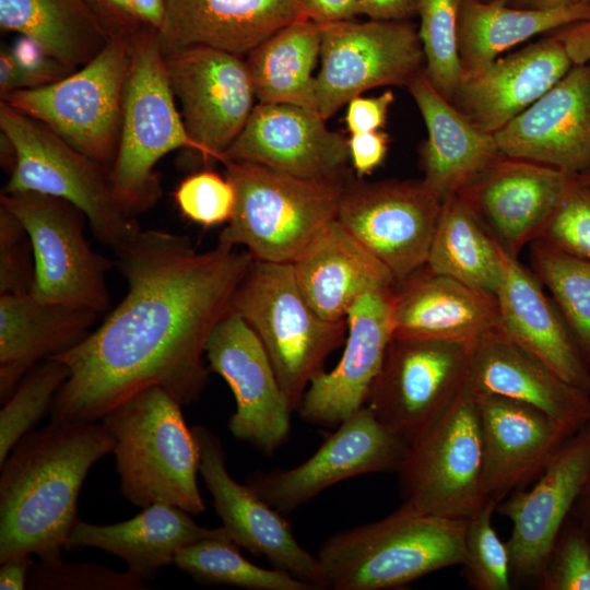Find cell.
I'll list each match as a JSON object with an SVG mask.
<instances>
[{
    "instance_id": "obj_1",
    "label": "cell",
    "mask_w": 590,
    "mask_h": 590,
    "mask_svg": "<svg viewBox=\"0 0 590 590\" xmlns=\"http://www.w3.org/2000/svg\"><path fill=\"white\" fill-rule=\"evenodd\" d=\"M115 255L127 293L97 329L51 357L70 376L54 399L50 423L98 422L150 387L182 406L197 402L209 381L208 339L232 310L253 260L246 249L220 243L197 251L187 236L163 229H141Z\"/></svg>"
},
{
    "instance_id": "obj_2",
    "label": "cell",
    "mask_w": 590,
    "mask_h": 590,
    "mask_svg": "<svg viewBox=\"0 0 590 590\" xmlns=\"http://www.w3.org/2000/svg\"><path fill=\"white\" fill-rule=\"evenodd\" d=\"M114 447L102 422L50 423L17 441L0 465V564L24 554L61 557L84 480Z\"/></svg>"
},
{
    "instance_id": "obj_3",
    "label": "cell",
    "mask_w": 590,
    "mask_h": 590,
    "mask_svg": "<svg viewBox=\"0 0 590 590\" xmlns=\"http://www.w3.org/2000/svg\"><path fill=\"white\" fill-rule=\"evenodd\" d=\"M181 408L163 388L150 387L101 418L115 438L120 492L135 506L166 503L191 515L206 509L197 483L199 445Z\"/></svg>"
},
{
    "instance_id": "obj_4",
    "label": "cell",
    "mask_w": 590,
    "mask_h": 590,
    "mask_svg": "<svg viewBox=\"0 0 590 590\" xmlns=\"http://www.w3.org/2000/svg\"><path fill=\"white\" fill-rule=\"evenodd\" d=\"M468 519L398 508L391 515L329 536L319 559L333 590H389L462 565Z\"/></svg>"
},
{
    "instance_id": "obj_5",
    "label": "cell",
    "mask_w": 590,
    "mask_h": 590,
    "mask_svg": "<svg viewBox=\"0 0 590 590\" xmlns=\"http://www.w3.org/2000/svg\"><path fill=\"white\" fill-rule=\"evenodd\" d=\"M224 175L236 202L217 243L249 251L261 261L292 263L337 217L346 175L309 179L245 161H226Z\"/></svg>"
},
{
    "instance_id": "obj_6",
    "label": "cell",
    "mask_w": 590,
    "mask_h": 590,
    "mask_svg": "<svg viewBox=\"0 0 590 590\" xmlns=\"http://www.w3.org/2000/svg\"><path fill=\"white\" fill-rule=\"evenodd\" d=\"M178 149L199 152L178 111L158 32L146 26L132 38L119 146L109 172L114 197L127 215L156 204L162 187L155 165Z\"/></svg>"
},
{
    "instance_id": "obj_7",
    "label": "cell",
    "mask_w": 590,
    "mask_h": 590,
    "mask_svg": "<svg viewBox=\"0 0 590 590\" xmlns=\"http://www.w3.org/2000/svg\"><path fill=\"white\" fill-rule=\"evenodd\" d=\"M232 310L262 342L292 412L327 357L345 343L346 320L320 317L303 296L292 263L253 258L237 286Z\"/></svg>"
},
{
    "instance_id": "obj_8",
    "label": "cell",
    "mask_w": 590,
    "mask_h": 590,
    "mask_svg": "<svg viewBox=\"0 0 590 590\" xmlns=\"http://www.w3.org/2000/svg\"><path fill=\"white\" fill-rule=\"evenodd\" d=\"M0 130L15 152L3 193L38 192L71 202L85 214L97 240L114 252L141 231L117 203L109 172L49 127L0 101Z\"/></svg>"
},
{
    "instance_id": "obj_9",
    "label": "cell",
    "mask_w": 590,
    "mask_h": 590,
    "mask_svg": "<svg viewBox=\"0 0 590 590\" xmlns=\"http://www.w3.org/2000/svg\"><path fill=\"white\" fill-rule=\"evenodd\" d=\"M131 48L132 39L109 38L91 61L66 78L0 98L110 172L119 146Z\"/></svg>"
},
{
    "instance_id": "obj_10",
    "label": "cell",
    "mask_w": 590,
    "mask_h": 590,
    "mask_svg": "<svg viewBox=\"0 0 590 590\" xmlns=\"http://www.w3.org/2000/svg\"><path fill=\"white\" fill-rule=\"evenodd\" d=\"M397 472L403 510L469 519L486 505L477 402L465 384L446 411L409 445Z\"/></svg>"
},
{
    "instance_id": "obj_11",
    "label": "cell",
    "mask_w": 590,
    "mask_h": 590,
    "mask_svg": "<svg viewBox=\"0 0 590 590\" xmlns=\"http://www.w3.org/2000/svg\"><path fill=\"white\" fill-rule=\"evenodd\" d=\"M0 205L25 228L33 248L30 293L38 300L108 309L106 273L110 262L95 252L85 235V214L71 202L38 192L0 196Z\"/></svg>"
},
{
    "instance_id": "obj_12",
    "label": "cell",
    "mask_w": 590,
    "mask_h": 590,
    "mask_svg": "<svg viewBox=\"0 0 590 590\" xmlns=\"http://www.w3.org/2000/svg\"><path fill=\"white\" fill-rule=\"evenodd\" d=\"M319 24L321 64L316 94L324 120L363 92L408 87L425 71L418 32L408 20L350 19Z\"/></svg>"
},
{
    "instance_id": "obj_13",
    "label": "cell",
    "mask_w": 590,
    "mask_h": 590,
    "mask_svg": "<svg viewBox=\"0 0 590 590\" xmlns=\"http://www.w3.org/2000/svg\"><path fill=\"white\" fill-rule=\"evenodd\" d=\"M441 206L423 179L367 181L350 175L335 219L398 283L426 266Z\"/></svg>"
},
{
    "instance_id": "obj_14",
    "label": "cell",
    "mask_w": 590,
    "mask_h": 590,
    "mask_svg": "<svg viewBox=\"0 0 590 590\" xmlns=\"http://www.w3.org/2000/svg\"><path fill=\"white\" fill-rule=\"evenodd\" d=\"M470 350L459 343L392 337L366 405L411 444L463 388Z\"/></svg>"
},
{
    "instance_id": "obj_15",
    "label": "cell",
    "mask_w": 590,
    "mask_h": 590,
    "mask_svg": "<svg viewBox=\"0 0 590 590\" xmlns=\"http://www.w3.org/2000/svg\"><path fill=\"white\" fill-rule=\"evenodd\" d=\"M409 445L364 405L339 424L303 463L286 470L253 472L245 484L272 508L287 515L344 480L397 472Z\"/></svg>"
},
{
    "instance_id": "obj_16",
    "label": "cell",
    "mask_w": 590,
    "mask_h": 590,
    "mask_svg": "<svg viewBox=\"0 0 590 590\" xmlns=\"http://www.w3.org/2000/svg\"><path fill=\"white\" fill-rule=\"evenodd\" d=\"M190 138L204 162H223L253 107L255 88L241 56L194 46L164 55Z\"/></svg>"
},
{
    "instance_id": "obj_17",
    "label": "cell",
    "mask_w": 590,
    "mask_h": 590,
    "mask_svg": "<svg viewBox=\"0 0 590 590\" xmlns=\"http://www.w3.org/2000/svg\"><path fill=\"white\" fill-rule=\"evenodd\" d=\"M205 357L209 369L234 394L236 412L228 422L232 435L272 455L288 437L293 412L256 332L231 310L210 334Z\"/></svg>"
},
{
    "instance_id": "obj_18",
    "label": "cell",
    "mask_w": 590,
    "mask_h": 590,
    "mask_svg": "<svg viewBox=\"0 0 590 590\" xmlns=\"http://www.w3.org/2000/svg\"><path fill=\"white\" fill-rule=\"evenodd\" d=\"M589 480L590 422L564 442L530 489L511 493L496 507L512 524L506 542L511 578L538 582Z\"/></svg>"
},
{
    "instance_id": "obj_19",
    "label": "cell",
    "mask_w": 590,
    "mask_h": 590,
    "mask_svg": "<svg viewBox=\"0 0 590 590\" xmlns=\"http://www.w3.org/2000/svg\"><path fill=\"white\" fill-rule=\"evenodd\" d=\"M192 432L200 450L199 473L234 542L318 590L329 589L319 559L298 543L285 515L231 476L220 438L205 426H194Z\"/></svg>"
},
{
    "instance_id": "obj_20",
    "label": "cell",
    "mask_w": 590,
    "mask_h": 590,
    "mask_svg": "<svg viewBox=\"0 0 590 590\" xmlns=\"http://www.w3.org/2000/svg\"><path fill=\"white\" fill-rule=\"evenodd\" d=\"M574 176L539 163L503 156L458 196L510 257L539 240Z\"/></svg>"
},
{
    "instance_id": "obj_21",
    "label": "cell",
    "mask_w": 590,
    "mask_h": 590,
    "mask_svg": "<svg viewBox=\"0 0 590 590\" xmlns=\"http://www.w3.org/2000/svg\"><path fill=\"white\" fill-rule=\"evenodd\" d=\"M475 398L482 435V494L485 504L497 507L511 493L533 483L574 433L530 404L498 396Z\"/></svg>"
},
{
    "instance_id": "obj_22",
    "label": "cell",
    "mask_w": 590,
    "mask_h": 590,
    "mask_svg": "<svg viewBox=\"0 0 590 590\" xmlns=\"http://www.w3.org/2000/svg\"><path fill=\"white\" fill-rule=\"evenodd\" d=\"M326 121L299 106L259 103L222 163L252 162L309 179L345 177L349 139L328 129Z\"/></svg>"
},
{
    "instance_id": "obj_23",
    "label": "cell",
    "mask_w": 590,
    "mask_h": 590,
    "mask_svg": "<svg viewBox=\"0 0 590 590\" xmlns=\"http://www.w3.org/2000/svg\"><path fill=\"white\" fill-rule=\"evenodd\" d=\"M500 152L563 170L590 175V63L568 73L494 133Z\"/></svg>"
},
{
    "instance_id": "obj_24",
    "label": "cell",
    "mask_w": 590,
    "mask_h": 590,
    "mask_svg": "<svg viewBox=\"0 0 590 590\" xmlns=\"http://www.w3.org/2000/svg\"><path fill=\"white\" fill-rule=\"evenodd\" d=\"M393 288L369 292L351 307L341 359L310 381L297 410L303 421L339 426L366 405L393 334Z\"/></svg>"
},
{
    "instance_id": "obj_25",
    "label": "cell",
    "mask_w": 590,
    "mask_h": 590,
    "mask_svg": "<svg viewBox=\"0 0 590 590\" xmlns=\"http://www.w3.org/2000/svg\"><path fill=\"white\" fill-rule=\"evenodd\" d=\"M465 387L475 397L530 404L571 433L590 422V392L563 380L497 327L471 346Z\"/></svg>"
},
{
    "instance_id": "obj_26",
    "label": "cell",
    "mask_w": 590,
    "mask_h": 590,
    "mask_svg": "<svg viewBox=\"0 0 590 590\" xmlns=\"http://www.w3.org/2000/svg\"><path fill=\"white\" fill-rule=\"evenodd\" d=\"M573 66L564 45L553 35L463 78L450 102L474 125L494 134L550 91Z\"/></svg>"
},
{
    "instance_id": "obj_27",
    "label": "cell",
    "mask_w": 590,
    "mask_h": 590,
    "mask_svg": "<svg viewBox=\"0 0 590 590\" xmlns=\"http://www.w3.org/2000/svg\"><path fill=\"white\" fill-rule=\"evenodd\" d=\"M494 294L471 287L426 266L398 282L392 294L394 338L472 346L497 327Z\"/></svg>"
},
{
    "instance_id": "obj_28",
    "label": "cell",
    "mask_w": 590,
    "mask_h": 590,
    "mask_svg": "<svg viewBox=\"0 0 590 590\" xmlns=\"http://www.w3.org/2000/svg\"><path fill=\"white\" fill-rule=\"evenodd\" d=\"M302 17L297 0H167L157 32L164 55L204 46L243 56Z\"/></svg>"
},
{
    "instance_id": "obj_29",
    "label": "cell",
    "mask_w": 590,
    "mask_h": 590,
    "mask_svg": "<svg viewBox=\"0 0 590 590\" xmlns=\"http://www.w3.org/2000/svg\"><path fill=\"white\" fill-rule=\"evenodd\" d=\"M495 296L497 329L563 380L590 392V364L554 300L518 258L506 253L504 278Z\"/></svg>"
},
{
    "instance_id": "obj_30",
    "label": "cell",
    "mask_w": 590,
    "mask_h": 590,
    "mask_svg": "<svg viewBox=\"0 0 590 590\" xmlns=\"http://www.w3.org/2000/svg\"><path fill=\"white\" fill-rule=\"evenodd\" d=\"M292 266L307 303L330 321L346 320L362 296L397 284L391 271L337 219L311 239Z\"/></svg>"
},
{
    "instance_id": "obj_31",
    "label": "cell",
    "mask_w": 590,
    "mask_h": 590,
    "mask_svg": "<svg viewBox=\"0 0 590 590\" xmlns=\"http://www.w3.org/2000/svg\"><path fill=\"white\" fill-rule=\"evenodd\" d=\"M408 88L427 130L420 150L422 179L444 202L505 155L494 134L479 128L445 98L424 72Z\"/></svg>"
},
{
    "instance_id": "obj_32",
    "label": "cell",
    "mask_w": 590,
    "mask_h": 590,
    "mask_svg": "<svg viewBox=\"0 0 590 590\" xmlns=\"http://www.w3.org/2000/svg\"><path fill=\"white\" fill-rule=\"evenodd\" d=\"M190 515L178 506L154 503L122 522L94 524L78 520L64 551L101 548L123 560L142 580L150 581L162 568L174 564L177 552L187 545L206 539L234 542L223 526L205 528Z\"/></svg>"
},
{
    "instance_id": "obj_33",
    "label": "cell",
    "mask_w": 590,
    "mask_h": 590,
    "mask_svg": "<svg viewBox=\"0 0 590 590\" xmlns=\"http://www.w3.org/2000/svg\"><path fill=\"white\" fill-rule=\"evenodd\" d=\"M98 312L47 303L30 292L0 295V401L3 404L36 364L79 344Z\"/></svg>"
},
{
    "instance_id": "obj_34",
    "label": "cell",
    "mask_w": 590,
    "mask_h": 590,
    "mask_svg": "<svg viewBox=\"0 0 590 590\" xmlns=\"http://www.w3.org/2000/svg\"><path fill=\"white\" fill-rule=\"evenodd\" d=\"M590 19V2L550 10L509 7L505 0H462L458 49L463 78L479 74L505 50L529 38Z\"/></svg>"
},
{
    "instance_id": "obj_35",
    "label": "cell",
    "mask_w": 590,
    "mask_h": 590,
    "mask_svg": "<svg viewBox=\"0 0 590 590\" xmlns=\"http://www.w3.org/2000/svg\"><path fill=\"white\" fill-rule=\"evenodd\" d=\"M320 47V24L302 17L253 48L246 62L259 103L288 104L318 111L317 79L312 72Z\"/></svg>"
},
{
    "instance_id": "obj_36",
    "label": "cell",
    "mask_w": 590,
    "mask_h": 590,
    "mask_svg": "<svg viewBox=\"0 0 590 590\" xmlns=\"http://www.w3.org/2000/svg\"><path fill=\"white\" fill-rule=\"evenodd\" d=\"M0 26L33 39L74 71L109 39L87 0H0Z\"/></svg>"
},
{
    "instance_id": "obj_37",
    "label": "cell",
    "mask_w": 590,
    "mask_h": 590,
    "mask_svg": "<svg viewBox=\"0 0 590 590\" xmlns=\"http://www.w3.org/2000/svg\"><path fill=\"white\" fill-rule=\"evenodd\" d=\"M506 252L457 194L442 202L426 267L471 287L496 294Z\"/></svg>"
},
{
    "instance_id": "obj_38",
    "label": "cell",
    "mask_w": 590,
    "mask_h": 590,
    "mask_svg": "<svg viewBox=\"0 0 590 590\" xmlns=\"http://www.w3.org/2000/svg\"><path fill=\"white\" fill-rule=\"evenodd\" d=\"M234 542L201 540L179 550L176 567L196 582L249 590H318L315 586L278 568H263L246 559Z\"/></svg>"
},
{
    "instance_id": "obj_39",
    "label": "cell",
    "mask_w": 590,
    "mask_h": 590,
    "mask_svg": "<svg viewBox=\"0 0 590 590\" xmlns=\"http://www.w3.org/2000/svg\"><path fill=\"white\" fill-rule=\"evenodd\" d=\"M530 261L534 275L551 292L590 364V261L565 253L542 240L531 244Z\"/></svg>"
},
{
    "instance_id": "obj_40",
    "label": "cell",
    "mask_w": 590,
    "mask_h": 590,
    "mask_svg": "<svg viewBox=\"0 0 590 590\" xmlns=\"http://www.w3.org/2000/svg\"><path fill=\"white\" fill-rule=\"evenodd\" d=\"M70 376L57 358L36 364L23 377L0 410V465L17 441L50 412L54 399Z\"/></svg>"
},
{
    "instance_id": "obj_41",
    "label": "cell",
    "mask_w": 590,
    "mask_h": 590,
    "mask_svg": "<svg viewBox=\"0 0 590 590\" xmlns=\"http://www.w3.org/2000/svg\"><path fill=\"white\" fill-rule=\"evenodd\" d=\"M462 0H418V36L425 75L448 101L459 88L463 71L458 49V20Z\"/></svg>"
},
{
    "instance_id": "obj_42",
    "label": "cell",
    "mask_w": 590,
    "mask_h": 590,
    "mask_svg": "<svg viewBox=\"0 0 590 590\" xmlns=\"http://www.w3.org/2000/svg\"><path fill=\"white\" fill-rule=\"evenodd\" d=\"M496 506L484 505L467 523L464 536V577L476 590H509L511 588L510 557L492 523Z\"/></svg>"
},
{
    "instance_id": "obj_43",
    "label": "cell",
    "mask_w": 590,
    "mask_h": 590,
    "mask_svg": "<svg viewBox=\"0 0 590 590\" xmlns=\"http://www.w3.org/2000/svg\"><path fill=\"white\" fill-rule=\"evenodd\" d=\"M27 588L32 590H145L144 580L127 569L118 571L93 563H68L61 557L33 563Z\"/></svg>"
},
{
    "instance_id": "obj_44",
    "label": "cell",
    "mask_w": 590,
    "mask_h": 590,
    "mask_svg": "<svg viewBox=\"0 0 590 590\" xmlns=\"http://www.w3.org/2000/svg\"><path fill=\"white\" fill-rule=\"evenodd\" d=\"M174 199L187 220L212 227L229 222L236 193L225 175L204 169L187 176L175 190Z\"/></svg>"
},
{
    "instance_id": "obj_45",
    "label": "cell",
    "mask_w": 590,
    "mask_h": 590,
    "mask_svg": "<svg viewBox=\"0 0 590 590\" xmlns=\"http://www.w3.org/2000/svg\"><path fill=\"white\" fill-rule=\"evenodd\" d=\"M542 590H590V536L576 523L560 530L536 582Z\"/></svg>"
},
{
    "instance_id": "obj_46",
    "label": "cell",
    "mask_w": 590,
    "mask_h": 590,
    "mask_svg": "<svg viewBox=\"0 0 590 590\" xmlns=\"http://www.w3.org/2000/svg\"><path fill=\"white\" fill-rule=\"evenodd\" d=\"M539 240L590 261V185L574 178Z\"/></svg>"
},
{
    "instance_id": "obj_47",
    "label": "cell",
    "mask_w": 590,
    "mask_h": 590,
    "mask_svg": "<svg viewBox=\"0 0 590 590\" xmlns=\"http://www.w3.org/2000/svg\"><path fill=\"white\" fill-rule=\"evenodd\" d=\"M33 279L30 237L16 216L0 205V295L28 293Z\"/></svg>"
},
{
    "instance_id": "obj_48",
    "label": "cell",
    "mask_w": 590,
    "mask_h": 590,
    "mask_svg": "<svg viewBox=\"0 0 590 590\" xmlns=\"http://www.w3.org/2000/svg\"><path fill=\"white\" fill-rule=\"evenodd\" d=\"M11 50L19 69V90L51 84L74 72L28 37L20 36Z\"/></svg>"
},
{
    "instance_id": "obj_49",
    "label": "cell",
    "mask_w": 590,
    "mask_h": 590,
    "mask_svg": "<svg viewBox=\"0 0 590 590\" xmlns=\"http://www.w3.org/2000/svg\"><path fill=\"white\" fill-rule=\"evenodd\" d=\"M87 3L109 38L132 39L148 26L133 0H87Z\"/></svg>"
},
{
    "instance_id": "obj_50",
    "label": "cell",
    "mask_w": 590,
    "mask_h": 590,
    "mask_svg": "<svg viewBox=\"0 0 590 590\" xmlns=\"http://www.w3.org/2000/svg\"><path fill=\"white\" fill-rule=\"evenodd\" d=\"M394 101L391 91L376 97L356 96L347 103L345 122L351 134L377 131L386 123L389 107Z\"/></svg>"
},
{
    "instance_id": "obj_51",
    "label": "cell",
    "mask_w": 590,
    "mask_h": 590,
    "mask_svg": "<svg viewBox=\"0 0 590 590\" xmlns=\"http://www.w3.org/2000/svg\"><path fill=\"white\" fill-rule=\"evenodd\" d=\"M350 162L356 177L370 175L384 162L389 137L382 131L354 133L347 140Z\"/></svg>"
},
{
    "instance_id": "obj_52",
    "label": "cell",
    "mask_w": 590,
    "mask_h": 590,
    "mask_svg": "<svg viewBox=\"0 0 590 590\" xmlns=\"http://www.w3.org/2000/svg\"><path fill=\"white\" fill-rule=\"evenodd\" d=\"M418 0H357L358 15L370 20H409L417 15Z\"/></svg>"
},
{
    "instance_id": "obj_53",
    "label": "cell",
    "mask_w": 590,
    "mask_h": 590,
    "mask_svg": "<svg viewBox=\"0 0 590 590\" xmlns=\"http://www.w3.org/2000/svg\"><path fill=\"white\" fill-rule=\"evenodd\" d=\"M318 23L350 20L358 15L357 0H297Z\"/></svg>"
},
{
    "instance_id": "obj_54",
    "label": "cell",
    "mask_w": 590,
    "mask_h": 590,
    "mask_svg": "<svg viewBox=\"0 0 590 590\" xmlns=\"http://www.w3.org/2000/svg\"><path fill=\"white\" fill-rule=\"evenodd\" d=\"M554 35L574 64L590 63V19L557 30Z\"/></svg>"
},
{
    "instance_id": "obj_55",
    "label": "cell",
    "mask_w": 590,
    "mask_h": 590,
    "mask_svg": "<svg viewBox=\"0 0 590 590\" xmlns=\"http://www.w3.org/2000/svg\"><path fill=\"white\" fill-rule=\"evenodd\" d=\"M30 554L12 557L0 564V589L23 590L27 586V578L33 560Z\"/></svg>"
},
{
    "instance_id": "obj_56",
    "label": "cell",
    "mask_w": 590,
    "mask_h": 590,
    "mask_svg": "<svg viewBox=\"0 0 590 590\" xmlns=\"http://www.w3.org/2000/svg\"><path fill=\"white\" fill-rule=\"evenodd\" d=\"M17 63L9 46L0 49V97L19 90Z\"/></svg>"
},
{
    "instance_id": "obj_57",
    "label": "cell",
    "mask_w": 590,
    "mask_h": 590,
    "mask_svg": "<svg viewBox=\"0 0 590 590\" xmlns=\"http://www.w3.org/2000/svg\"><path fill=\"white\" fill-rule=\"evenodd\" d=\"M133 2L143 23L158 31L165 20L167 0H133Z\"/></svg>"
},
{
    "instance_id": "obj_58",
    "label": "cell",
    "mask_w": 590,
    "mask_h": 590,
    "mask_svg": "<svg viewBox=\"0 0 590 590\" xmlns=\"http://www.w3.org/2000/svg\"><path fill=\"white\" fill-rule=\"evenodd\" d=\"M571 514L576 515L579 520L578 524L585 528L590 527V480L578 498Z\"/></svg>"
},
{
    "instance_id": "obj_59",
    "label": "cell",
    "mask_w": 590,
    "mask_h": 590,
    "mask_svg": "<svg viewBox=\"0 0 590 590\" xmlns=\"http://www.w3.org/2000/svg\"><path fill=\"white\" fill-rule=\"evenodd\" d=\"M518 8L550 10L578 3L583 0H515Z\"/></svg>"
},
{
    "instance_id": "obj_60",
    "label": "cell",
    "mask_w": 590,
    "mask_h": 590,
    "mask_svg": "<svg viewBox=\"0 0 590 590\" xmlns=\"http://www.w3.org/2000/svg\"><path fill=\"white\" fill-rule=\"evenodd\" d=\"M581 180H583L585 182H587L588 185H590V175L588 176H582V177H579Z\"/></svg>"
},
{
    "instance_id": "obj_61",
    "label": "cell",
    "mask_w": 590,
    "mask_h": 590,
    "mask_svg": "<svg viewBox=\"0 0 590 590\" xmlns=\"http://www.w3.org/2000/svg\"><path fill=\"white\" fill-rule=\"evenodd\" d=\"M587 529H588V532H589V536H590V527H588Z\"/></svg>"
},
{
    "instance_id": "obj_62",
    "label": "cell",
    "mask_w": 590,
    "mask_h": 590,
    "mask_svg": "<svg viewBox=\"0 0 590 590\" xmlns=\"http://www.w3.org/2000/svg\"><path fill=\"white\" fill-rule=\"evenodd\" d=\"M583 1L590 2V0H583Z\"/></svg>"
}]
</instances>
